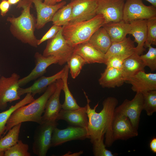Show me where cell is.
I'll list each match as a JSON object with an SVG mask.
<instances>
[{"instance_id":"6da1fadb","label":"cell","mask_w":156,"mask_h":156,"mask_svg":"<svg viewBox=\"0 0 156 156\" xmlns=\"http://www.w3.org/2000/svg\"><path fill=\"white\" fill-rule=\"evenodd\" d=\"M83 93L87 101L86 105L88 119L87 130L89 139L92 143L94 140L105 135V144L106 146L109 147L114 142L112 138V124L118 100L114 97H107L103 102L102 109L98 113L96 110L99 105V103L93 108H91L90 105V100L84 91Z\"/></svg>"},{"instance_id":"7a4b0ae2","label":"cell","mask_w":156,"mask_h":156,"mask_svg":"<svg viewBox=\"0 0 156 156\" xmlns=\"http://www.w3.org/2000/svg\"><path fill=\"white\" fill-rule=\"evenodd\" d=\"M32 3L30 0H21L16 7L22 8L21 15L8 17L6 20L10 23V31L14 37L23 43L37 48L38 39L34 35L36 20L30 13Z\"/></svg>"},{"instance_id":"3957f363","label":"cell","mask_w":156,"mask_h":156,"mask_svg":"<svg viewBox=\"0 0 156 156\" xmlns=\"http://www.w3.org/2000/svg\"><path fill=\"white\" fill-rule=\"evenodd\" d=\"M56 81L49 85L43 94L38 98L18 108L14 112L6 122L3 134L20 123L32 122L40 124L42 123V114L48 99L55 90Z\"/></svg>"},{"instance_id":"277c9868","label":"cell","mask_w":156,"mask_h":156,"mask_svg":"<svg viewBox=\"0 0 156 156\" xmlns=\"http://www.w3.org/2000/svg\"><path fill=\"white\" fill-rule=\"evenodd\" d=\"M105 24L101 14H97L86 21L69 23L62 27V33L64 38L71 46L88 41L93 34Z\"/></svg>"},{"instance_id":"5b68a950","label":"cell","mask_w":156,"mask_h":156,"mask_svg":"<svg viewBox=\"0 0 156 156\" xmlns=\"http://www.w3.org/2000/svg\"><path fill=\"white\" fill-rule=\"evenodd\" d=\"M57 120L43 122L36 128L34 135L32 150L38 156H46L51 147L53 131L58 124Z\"/></svg>"},{"instance_id":"8992f818","label":"cell","mask_w":156,"mask_h":156,"mask_svg":"<svg viewBox=\"0 0 156 156\" xmlns=\"http://www.w3.org/2000/svg\"><path fill=\"white\" fill-rule=\"evenodd\" d=\"M156 16V8L146 6L142 0H126L123 11V18L130 23L139 19L147 20Z\"/></svg>"},{"instance_id":"52a82bcc","label":"cell","mask_w":156,"mask_h":156,"mask_svg":"<svg viewBox=\"0 0 156 156\" xmlns=\"http://www.w3.org/2000/svg\"><path fill=\"white\" fill-rule=\"evenodd\" d=\"M62 28L53 38L48 40L42 55L45 57L55 56L61 59V65L66 63L73 54L74 47L70 45L64 38Z\"/></svg>"},{"instance_id":"ba28073f","label":"cell","mask_w":156,"mask_h":156,"mask_svg":"<svg viewBox=\"0 0 156 156\" xmlns=\"http://www.w3.org/2000/svg\"><path fill=\"white\" fill-rule=\"evenodd\" d=\"M20 78V76L16 73H12L9 77L2 76L0 78V110L6 108L8 103L20 99L18 93Z\"/></svg>"},{"instance_id":"9c48e42d","label":"cell","mask_w":156,"mask_h":156,"mask_svg":"<svg viewBox=\"0 0 156 156\" xmlns=\"http://www.w3.org/2000/svg\"><path fill=\"white\" fill-rule=\"evenodd\" d=\"M143 105L142 94L136 92L132 100L125 99L120 105L116 107L114 113L127 117L133 127L138 130L140 114L143 110Z\"/></svg>"},{"instance_id":"30bf717a","label":"cell","mask_w":156,"mask_h":156,"mask_svg":"<svg viewBox=\"0 0 156 156\" xmlns=\"http://www.w3.org/2000/svg\"><path fill=\"white\" fill-rule=\"evenodd\" d=\"M97 0L96 15L101 14L103 16L105 24L122 20L126 0Z\"/></svg>"},{"instance_id":"8fae6325","label":"cell","mask_w":156,"mask_h":156,"mask_svg":"<svg viewBox=\"0 0 156 156\" xmlns=\"http://www.w3.org/2000/svg\"><path fill=\"white\" fill-rule=\"evenodd\" d=\"M89 139L87 129L79 127L70 126L60 129L55 127L53 131L51 147L61 145L66 142L74 140Z\"/></svg>"},{"instance_id":"7c38bea8","label":"cell","mask_w":156,"mask_h":156,"mask_svg":"<svg viewBox=\"0 0 156 156\" xmlns=\"http://www.w3.org/2000/svg\"><path fill=\"white\" fill-rule=\"evenodd\" d=\"M138 129L132 125L127 117L114 112L112 124L113 140H126L137 136Z\"/></svg>"},{"instance_id":"4fadbf2b","label":"cell","mask_w":156,"mask_h":156,"mask_svg":"<svg viewBox=\"0 0 156 156\" xmlns=\"http://www.w3.org/2000/svg\"><path fill=\"white\" fill-rule=\"evenodd\" d=\"M34 57L35 67L28 75L19 80L18 83L20 86L25 85L30 81L42 76L46 73L47 68L51 65L58 63L61 65V59L58 56L45 57L37 52L35 54Z\"/></svg>"},{"instance_id":"5bb4252c","label":"cell","mask_w":156,"mask_h":156,"mask_svg":"<svg viewBox=\"0 0 156 156\" xmlns=\"http://www.w3.org/2000/svg\"><path fill=\"white\" fill-rule=\"evenodd\" d=\"M72 14L69 23L90 20L96 15L97 0H72Z\"/></svg>"},{"instance_id":"9a60e30c","label":"cell","mask_w":156,"mask_h":156,"mask_svg":"<svg viewBox=\"0 0 156 156\" xmlns=\"http://www.w3.org/2000/svg\"><path fill=\"white\" fill-rule=\"evenodd\" d=\"M34 3L37 13L36 29L43 27L48 22L52 21L55 12L66 4V2L62 1L54 5H48L43 0H30Z\"/></svg>"},{"instance_id":"2e32d148","label":"cell","mask_w":156,"mask_h":156,"mask_svg":"<svg viewBox=\"0 0 156 156\" xmlns=\"http://www.w3.org/2000/svg\"><path fill=\"white\" fill-rule=\"evenodd\" d=\"M125 82L131 84L132 90L136 93L155 90L156 73L141 70L129 78Z\"/></svg>"},{"instance_id":"e0dca14e","label":"cell","mask_w":156,"mask_h":156,"mask_svg":"<svg viewBox=\"0 0 156 156\" xmlns=\"http://www.w3.org/2000/svg\"><path fill=\"white\" fill-rule=\"evenodd\" d=\"M56 82L55 90L48 99L45 106L44 114L42 116V122L57 120L58 114L62 109L60 96L62 90L63 81L61 79H59Z\"/></svg>"},{"instance_id":"ac0fdd59","label":"cell","mask_w":156,"mask_h":156,"mask_svg":"<svg viewBox=\"0 0 156 156\" xmlns=\"http://www.w3.org/2000/svg\"><path fill=\"white\" fill-rule=\"evenodd\" d=\"M86 106L81 107L73 110L62 109L57 118V120H62L66 121L70 126L84 127L87 129L88 119L86 113Z\"/></svg>"},{"instance_id":"d6986e66","label":"cell","mask_w":156,"mask_h":156,"mask_svg":"<svg viewBox=\"0 0 156 156\" xmlns=\"http://www.w3.org/2000/svg\"><path fill=\"white\" fill-rule=\"evenodd\" d=\"M73 53L81 56L86 64L94 63L105 64V54L96 49L88 41L75 47Z\"/></svg>"},{"instance_id":"ffe728a7","label":"cell","mask_w":156,"mask_h":156,"mask_svg":"<svg viewBox=\"0 0 156 156\" xmlns=\"http://www.w3.org/2000/svg\"><path fill=\"white\" fill-rule=\"evenodd\" d=\"M134 42L129 37L120 41L112 42L105 54L106 62L112 57L119 56L126 59L131 55L135 51Z\"/></svg>"},{"instance_id":"44dd1931","label":"cell","mask_w":156,"mask_h":156,"mask_svg":"<svg viewBox=\"0 0 156 156\" xmlns=\"http://www.w3.org/2000/svg\"><path fill=\"white\" fill-rule=\"evenodd\" d=\"M130 23L129 34L134 37V42L138 44L135 47V53L139 55H141L145 50L144 44L147 37V20H136Z\"/></svg>"},{"instance_id":"7402d4cb","label":"cell","mask_w":156,"mask_h":156,"mask_svg":"<svg viewBox=\"0 0 156 156\" xmlns=\"http://www.w3.org/2000/svg\"><path fill=\"white\" fill-rule=\"evenodd\" d=\"M126 81L121 69L106 67L101 73L99 84L103 88H114L122 86Z\"/></svg>"},{"instance_id":"603a6c76","label":"cell","mask_w":156,"mask_h":156,"mask_svg":"<svg viewBox=\"0 0 156 156\" xmlns=\"http://www.w3.org/2000/svg\"><path fill=\"white\" fill-rule=\"evenodd\" d=\"M63 68L61 70L52 76L49 77L42 76L36 81L31 86L26 88L20 87L18 93L20 96L27 93H30L34 96L37 94H40L46 90L50 84L55 82L57 80L61 79L64 73Z\"/></svg>"},{"instance_id":"cb8c5ba5","label":"cell","mask_w":156,"mask_h":156,"mask_svg":"<svg viewBox=\"0 0 156 156\" xmlns=\"http://www.w3.org/2000/svg\"><path fill=\"white\" fill-rule=\"evenodd\" d=\"M110 36L112 42L121 41L129 34L130 24L122 20L117 22H110L105 23L102 26Z\"/></svg>"},{"instance_id":"d4e9b609","label":"cell","mask_w":156,"mask_h":156,"mask_svg":"<svg viewBox=\"0 0 156 156\" xmlns=\"http://www.w3.org/2000/svg\"><path fill=\"white\" fill-rule=\"evenodd\" d=\"M88 42L96 49L104 54L112 43L110 36L103 27L96 31Z\"/></svg>"},{"instance_id":"484cf974","label":"cell","mask_w":156,"mask_h":156,"mask_svg":"<svg viewBox=\"0 0 156 156\" xmlns=\"http://www.w3.org/2000/svg\"><path fill=\"white\" fill-rule=\"evenodd\" d=\"M145 67L140 55L135 52L124 60L121 70L126 81L138 72L144 70Z\"/></svg>"},{"instance_id":"4316f807","label":"cell","mask_w":156,"mask_h":156,"mask_svg":"<svg viewBox=\"0 0 156 156\" xmlns=\"http://www.w3.org/2000/svg\"><path fill=\"white\" fill-rule=\"evenodd\" d=\"M64 70L61 78L63 81L62 90L65 95L64 102L62 104V108L65 110H73L81 107L78 104L77 101L71 92L68 84V79L69 68L67 65L64 67Z\"/></svg>"},{"instance_id":"83f0119b","label":"cell","mask_w":156,"mask_h":156,"mask_svg":"<svg viewBox=\"0 0 156 156\" xmlns=\"http://www.w3.org/2000/svg\"><path fill=\"white\" fill-rule=\"evenodd\" d=\"M21 124L20 123L13 127L4 137L0 138V156H3L5 151L17 142Z\"/></svg>"},{"instance_id":"f1b7e54d","label":"cell","mask_w":156,"mask_h":156,"mask_svg":"<svg viewBox=\"0 0 156 156\" xmlns=\"http://www.w3.org/2000/svg\"><path fill=\"white\" fill-rule=\"evenodd\" d=\"M30 93H27L22 100L11 106L8 109L0 113V135L4 133L6 122L12 114L18 108L27 105L35 100Z\"/></svg>"},{"instance_id":"f546056e","label":"cell","mask_w":156,"mask_h":156,"mask_svg":"<svg viewBox=\"0 0 156 156\" xmlns=\"http://www.w3.org/2000/svg\"><path fill=\"white\" fill-rule=\"evenodd\" d=\"M72 9V6L70 3L59 9L53 17V24L62 27L68 24L71 19Z\"/></svg>"},{"instance_id":"4dcf8cb0","label":"cell","mask_w":156,"mask_h":156,"mask_svg":"<svg viewBox=\"0 0 156 156\" xmlns=\"http://www.w3.org/2000/svg\"><path fill=\"white\" fill-rule=\"evenodd\" d=\"M67 62L71 76L74 79L79 75L83 67L86 64L81 56L74 53L68 59Z\"/></svg>"},{"instance_id":"1f68e13d","label":"cell","mask_w":156,"mask_h":156,"mask_svg":"<svg viewBox=\"0 0 156 156\" xmlns=\"http://www.w3.org/2000/svg\"><path fill=\"white\" fill-rule=\"evenodd\" d=\"M142 93L143 99V110L146 111L148 116H151L156 112V90Z\"/></svg>"},{"instance_id":"d6a6232c","label":"cell","mask_w":156,"mask_h":156,"mask_svg":"<svg viewBox=\"0 0 156 156\" xmlns=\"http://www.w3.org/2000/svg\"><path fill=\"white\" fill-rule=\"evenodd\" d=\"M148 48V51L144 54L140 55V57L145 66L148 67L152 71L156 70V48L151 45L145 43L144 47Z\"/></svg>"},{"instance_id":"836d02e7","label":"cell","mask_w":156,"mask_h":156,"mask_svg":"<svg viewBox=\"0 0 156 156\" xmlns=\"http://www.w3.org/2000/svg\"><path fill=\"white\" fill-rule=\"evenodd\" d=\"M29 146L23 143L21 140L17 142L8 149L5 151L4 156H30L28 152Z\"/></svg>"},{"instance_id":"e575fe53","label":"cell","mask_w":156,"mask_h":156,"mask_svg":"<svg viewBox=\"0 0 156 156\" xmlns=\"http://www.w3.org/2000/svg\"><path fill=\"white\" fill-rule=\"evenodd\" d=\"M104 135L102 136L100 138L94 140L92 144L93 152L95 156H114L116 154H113L110 151L106 148V146L104 142Z\"/></svg>"},{"instance_id":"d590c367","label":"cell","mask_w":156,"mask_h":156,"mask_svg":"<svg viewBox=\"0 0 156 156\" xmlns=\"http://www.w3.org/2000/svg\"><path fill=\"white\" fill-rule=\"evenodd\" d=\"M147 37L145 43L156 45V16L147 20Z\"/></svg>"},{"instance_id":"8d00e7d4","label":"cell","mask_w":156,"mask_h":156,"mask_svg":"<svg viewBox=\"0 0 156 156\" xmlns=\"http://www.w3.org/2000/svg\"><path fill=\"white\" fill-rule=\"evenodd\" d=\"M62 28V26L53 25L42 38L38 40V45H40L44 41L53 38Z\"/></svg>"},{"instance_id":"74e56055","label":"cell","mask_w":156,"mask_h":156,"mask_svg":"<svg viewBox=\"0 0 156 156\" xmlns=\"http://www.w3.org/2000/svg\"><path fill=\"white\" fill-rule=\"evenodd\" d=\"M125 59L119 56L112 57L106 60V67L121 69L123 62Z\"/></svg>"},{"instance_id":"f35d334b","label":"cell","mask_w":156,"mask_h":156,"mask_svg":"<svg viewBox=\"0 0 156 156\" xmlns=\"http://www.w3.org/2000/svg\"><path fill=\"white\" fill-rule=\"evenodd\" d=\"M10 4L8 0H2L0 3L1 14L3 17L5 16L9 11Z\"/></svg>"},{"instance_id":"ab89813d","label":"cell","mask_w":156,"mask_h":156,"mask_svg":"<svg viewBox=\"0 0 156 156\" xmlns=\"http://www.w3.org/2000/svg\"><path fill=\"white\" fill-rule=\"evenodd\" d=\"M150 148L152 151L156 153V138L154 137L151 141L149 144Z\"/></svg>"},{"instance_id":"60d3db41","label":"cell","mask_w":156,"mask_h":156,"mask_svg":"<svg viewBox=\"0 0 156 156\" xmlns=\"http://www.w3.org/2000/svg\"><path fill=\"white\" fill-rule=\"evenodd\" d=\"M43 2L49 5H54L57 4V0H43Z\"/></svg>"},{"instance_id":"b9f144b4","label":"cell","mask_w":156,"mask_h":156,"mask_svg":"<svg viewBox=\"0 0 156 156\" xmlns=\"http://www.w3.org/2000/svg\"><path fill=\"white\" fill-rule=\"evenodd\" d=\"M82 153H83V151H80L79 152L74 153V154L73 153L72 154H69L68 153H67V154H65L64 155H66L65 156H67L68 155V156H73H73H79L81 154H82Z\"/></svg>"},{"instance_id":"7bdbcfd3","label":"cell","mask_w":156,"mask_h":156,"mask_svg":"<svg viewBox=\"0 0 156 156\" xmlns=\"http://www.w3.org/2000/svg\"><path fill=\"white\" fill-rule=\"evenodd\" d=\"M10 5H14L18 3L21 0H8Z\"/></svg>"},{"instance_id":"ee69618b","label":"cell","mask_w":156,"mask_h":156,"mask_svg":"<svg viewBox=\"0 0 156 156\" xmlns=\"http://www.w3.org/2000/svg\"><path fill=\"white\" fill-rule=\"evenodd\" d=\"M151 3L152 5L156 8V0H145Z\"/></svg>"},{"instance_id":"f6af8a7d","label":"cell","mask_w":156,"mask_h":156,"mask_svg":"<svg viewBox=\"0 0 156 156\" xmlns=\"http://www.w3.org/2000/svg\"><path fill=\"white\" fill-rule=\"evenodd\" d=\"M64 0H57V3H59L62 1H63Z\"/></svg>"},{"instance_id":"bcb514c9","label":"cell","mask_w":156,"mask_h":156,"mask_svg":"<svg viewBox=\"0 0 156 156\" xmlns=\"http://www.w3.org/2000/svg\"><path fill=\"white\" fill-rule=\"evenodd\" d=\"M1 137V136L0 135V138Z\"/></svg>"}]
</instances>
